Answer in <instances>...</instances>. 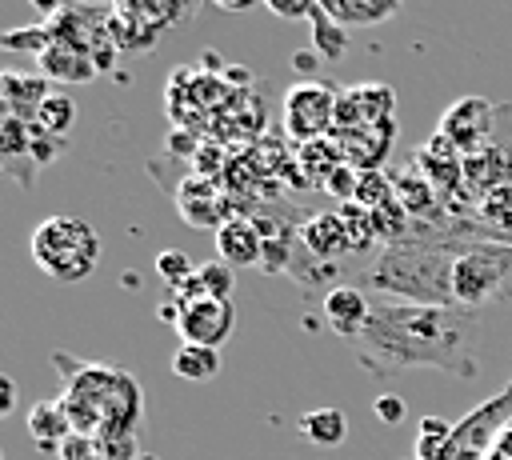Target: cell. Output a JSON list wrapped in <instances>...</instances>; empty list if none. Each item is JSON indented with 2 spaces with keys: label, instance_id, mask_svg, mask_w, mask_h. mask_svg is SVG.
Here are the masks:
<instances>
[{
  "label": "cell",
  "instance_id": "obj_1",
  "mask_svg": "<svg viewBox=\"0 0 512 460\" xmlns=\"http://www.w3.org/2000/svg\"><path fill=\"white\" fill-rule=\"evenodd\" d=\"M484 324L472 312L444 304H412L392 296H372V316L364 332L348 344L368 376H408L416 368H436L456 380H476Z\"/></svg>",
  "mask_w": 512,
  "mask_h": 460
},
{
  "label": "cell",
  "instance_id": "obj_2",
  "mask_svg": "<svg viewBox=\"0 0 512 460\" xmlns=\"http://www.w3.org/2000/svg\"><path fill=\"white\" fill-rule=\"evenodd\" d=\"M56 376L64 384L60 408L68 412L72 432L108 436V432H136L144 420V392L140 380L120 364L80 360L68 352H52Z\"/></svg>",
  "mask_w": 512,
  "mask_h": 460
},
{
  "label": "cell",
  "instance_id": "obj_3",
  "mask_svg": "<svg viewBox=\"0 0 512 460\" xmlns=\"http://www.w3.org/2000/svg\"><path fill=\"white\" fill-rule=\"evenodd\" d=\"M452 256H456V232L452 228L416 224L412 236L380 248V256L364 272V292L448 308Z\"/></svg>",
  "mask_w": 512,
  "mask_h": 460
},
{
  "label": "cell",
  "instance_id": "obj_4",
  "mask_svg": "<svg viewBox=\"0 0 512 460\" xmlns=\"http://www.w3.org/2000/svg\"><path fill=\"white\" fill-rule=\"evenodd\" d=\"M492 304H512V244L456 232L448 308L480 316Z\"/></svg>",
  "mask_w": 512,
  "mask_h": 460
},
{
  "label": "cell",
  "instance_id": "obj_5",
  "mask_svg": "<svg viewBox=\"0 0 512 460\" xmlns=\"http://www.w3.org/2000/svg\"><path fill=\"white\" fill-rule=\"evenodd\" d=\"M28 256H32V264L44 276H52L60 284H76L88 272H96V264H100V236H96V228L84 216L52 212V216H44L32 228Z\"/></svg>",
  "mask_w": 512,
  "mask_h": 460
},
{
  "label": "cell",
  "instance_id": "obj_6",
  "mask_svg": "<svg viewBox=\"0 0 512 460\" xmlns=\"http://www.w3.org/2000/svg\"><path fill=\"white\" fill-rule=\"evenodd\" d=\"M340 92L324 80H300L284 92V132L296 144H312L332 136Z\"/></svg>",
  "mask_w": 512,
  "mask_h": 460
},
{
  "label": "cell",
  "instance_id": "obj_7",
  "mask_svg": "<svg viewBox=\"0 0 512 460\" xmlns=\"http://www.w3.org/2000/svg\"><path fill=\"white\" fill-rule=\"evenodd\" d=\"M512 184V104H500V124L488 144L464 152V188L480 200Z\"/></svg>",
  "mask_w": 512,
  "mask_h": 460
},
{
  "label": "cell",
  "instance_id": "obj_8",
  "mask_svg": "<svg viewBox=\"0 0 512 460\" xmlns=\"http://www.w3.org/2000/svg\"><path fill=\"white\" fill-rule=\"evenodd\" d=\"M500 124V104H492L488 96H460L440 112V136L452 140L460 152H476L480 144L492 140Z\"/></svg>",
  "mask_w": 512,
  "mask_h": 460
},
{
  "label": "cell",
  "instance_id": "obj_9",
  "mask_svg": "<svg viewBox=\"0 0 512 460\" xmlns=\"http://www.w3.org/2000/svg\"><path fill=\"white\" fill-rule=\"evenodd\" d=\"M180 300V296H176ZM236 328V304L232 300H180L176 332L184 344H204V348H224Z\"/></svg>",
  "mask_w": 512,
  "mask_h": 460
},
{
  "label": "cell",
  "instance_id": "obj_10",
  "mask_svg": "<svg viewBox=\"0 0 512 460\" xmlns=\"http://www.w3.org/2000/svg\"><path fill=\"white\" fill-rule=\"evenodd\" d=\"M508 420H512V384H504L496 396L480 400L472 412H464L456 420V432H452L456 452H484L488 456V448L496 444V436L504 432Z\"/></svg>",
  "mask_w": 512,
  "mask_h": 460
},
{
  "label": "cell",
  "instance_id": "obj_11",
  "mask_svg": "<svg viewBox=\"0 0 512 460\" xmlns=\"http://www.w3.org/2000/svg\"><path fill=\"white\" fill-rule=\"evenodd\" d=\"M392 108H396V92H392L388 84H376V80L352 84V88H344L340 100H336V128H332V132L368 128V124L392 120Z\"/></svg>",
  "mask_w": 512,
  "mask_h": 460
},
{
  "label": "cell",
  "instance_id": "obj_12",
  "mask_svg": "<svg viewBox=\"0 0 512 460\" xmlns=\"http://www.w3.org/2000/svg\"><path fill=\"white\" fill-rule=\"evenodd\" d=\"M320 316L344 344H352L372 316V296L360 284H336L320 296Z\"/></svg>",
  "mask_w": 512,
  "mask_h": 460
},
{
  "label": "cell",
  "instance_id": "obj_13",
  "mask_svg": "<svg viewBox=\"0 0 512 460\" xmlns=\"http://www.w3.org/2000/svg\"><path fill=\"white\" fill-rule=\"evenodd\" d=\"M444 228L512 244V184H508V188H496V192H488V196H480L460 220H452V224H444Z\"/></svg>",
  "mask_w": 512,
  "mask_h": 460
},
{
  "label": "cell",
  "instance_id": "obj_14",
  "mask_svg": "<svg viewBox=\"0 0 512 460\" xmlns=\"http://www.w3.org/2000/svg\"><path fill=\"white\" fill-rule=\"evenodd\" d=\"M296 232H300V248H308L316 260L340 264L344 256H356L340 208H336V212H312V216H304Z\"/></svg>",
  "mask_w": 512,
  "mask_h": 460
},
{
  "label": "cell",
  "instance_id": "obj_15",
  "mask_svg": "<svg viewBox=\"0 0 512 460\" xmlns=\"http://www.w3.org/2000/svg\"><path fill=\"white\" fill-rule=\"evenodd\" d=\"M332 136H336V144L344 152V164H352L356 172H376L380 160L392 148L396 116L392 120H380V124H368V128H344V132H332Z\"/></svg>",
  "mask_w": 512,
  "mask_h": 460
},
{
  "label": "cell",
  "instance_id": "obj_16",
  "mask_svg": "<svg viewBox=\"0 0 512 460\" xmlns=\"http://www.w3.org/2000/svg\"><path fill=\"white\" fill-rule=\"evenodd\" d=\"M176 208L188 224L196 228H220L228 216V204H224V188L212 180V176H184V184L176 188Z\"/></svg>",
  "mask_w": 512,
  "mask_h": 460
},
{
  "label": "cell",
  "instance_id": "obj_17",
  "mask_svg": "<svg viewBox=\"0 0 512 460\" xmlns=\"http://www.w3.org/2000/svg\"><path fill=\"white\" fill-rule=\"evenodd\" d=\"M216 256L232 268H252L264 256V232L252 216H228L216 228Z\"/></svg>",
  "mask_w": 512,
  "mask_h": 460
},
{
  "label": "cell",
  "instance_id": "obj_18",
  "mask_svg": "<svg viewBox=\"0 0 512 460\" xmlns=\"http://www.w3.org/2000/svg\"><path fill=\"white\" fill-rule=\"evenodd\" d=\"M0 92H4V108L8 116H20V120H36L40 104L48 100V76H36V72H4L0 76Z\"/></svg>",
  "mask_w": 512,
  "mask_h": 460
},
{
  "label": "cell",
  "instance_id": "obj_19",
  "mask_svg": "<svg viewBox=\"0 0 512 460\" xmlns=\"http://www.w3.org/2000/svg\"><path fill=\"white\" fill-rule=\"evenodd\" d=\"M28 436L36 440L40 452H60V444L72 436V424L60 400H36L28 408Z\"/></svg>",
  "mask_w": 512,
  "mask_h": 460
},
{
  "label": "cell",
  "instance_id": "obj_20",
  "mask_svg": "<svg viewBox=\"0 0 512 460\" xmlns=\"http://www.w3.org/2000/svg\"><path fill=\"white\" fill-rule=\"evenodd\" d=\"M320 12L344 28H372L400 12V0H320Z\"/></svg>",
  "mask_w": 512,
  "mask_h": 460
},
{
  "label": "cell",
  "instance_id": "obj_21",
  "mask_svg": "<svg viewBox=\"0 0 512 460\" xmlns=\"http://www.w3.org/2000/svg\"><path fill=\"white\" fill-rule=\"evenodd\" d=\"M40 68H44L48 80H76V84H84V80H92V76L100 72L88 52L68 48V44H56V40H52V48L40 56Z\"/></svg>",
  "mask_w": 512,
  "mask_h": 460
},
{
  "label": "cell",
  "instance_id": "obj_22",
  "mask_svg": "<svg viewBox=\"0 0 512 460\" xmlns=\"http://www.w3.org/2000/svg\"><path fill=\"white\" fill-rule=\"evenodd\" d=\"M300 436L316 448H336L348 436V416L340 408H312L300 416Z\"/></svg>",
  "mask_w": 512,
  "mask_h": 460
},
{
  "label": "cell",
  "instance_id": "obj_23",
  "mask_svg": "<svg viewBox=\"0 0 512 460\" xmlns=\"http://www.w3.org/2000/svg\"><path fill=\"white\" fill-rule=\"evenodd\" d=\"M456 424H448L444 416H424L420 432H416V452L420 460H456V440H452Z\"/></svg>",
  "mask_w": 512,
  "mask_h": 460
},
{
  "label": "cell",
  "instance_id": "obj_24",
  "mask_svg": "<svg viewBox=\"0 0 512 460\" xmlns=\"http://www.w3.org/2000/svg\"><path fill=\"white\" fill-rule=\"evenodd\" d=\"M172 372L180 380H212L220 372V348H204V344H180L172 356Z\"/></svg>",
  "mask_w": 512,
  "mask_h": 460
},
{
  "label": "cell",
  "instance_id": "obj_25",
  "mask_svg": "<svg viewBox=\"0 0 512 460\" xmlns=\"http://www.w3.org/2000/svg\"><path fill=\"white\" fill-rule=\"evenodd\" d=\"M312 44H316V52H320V60H340L344 56V48H348V28L344 24H336L332 16H324L320 8L312 12Z\"/></svg>",
  "mask_w": 512,
  "mask_h": 460
},
{
  "label": "cell",
  "instance_id": "obj_26",
  "mask_svg": "<svg viewBox=\"0 0 512 460\" xmlns=\"http://www.w3.org/2000/svg\"><path fill=\"white\" fill-rule=\"evenodd\" d=\"M196 280H200V288H204V296H208V300H232L236 268H232V264H224V260L216 256V260L196 264Z\"/></svg>",
  "mask_w": 512,
  "mask_h": 460
},
{
  "label": "cell",
  "instance_id": "obj_27",
  "mask_svg": "<svg viewBox=\"0 0 512 460\" xmlns=\"http://www.w3.org/2000/svg\"><path fill=\"white\" fill-rule=\"evenodd\" d=\"M32 124L48 128L52 136H68V128L76 124V104H72L64 92H48V100L40 104V112H36Z\"/></svg>",
  "mask_w": 512,
  "mask_h": 460
},
{
  "label": "cell",
  "instance_id": "obj_28",
  "mask_svg": "<svg viewBox=\"0 0 512 460\" xmlns=\"http://www.w3.org/2000/svg\"><path fill=\"white\" fill-rule=\"evenodd\" d=\"M340 216H344V224H348V236H352V252L360 256V252H368L380 236H376V224H372V212L364 208V204H356V200H348V204H340Z\"/></svg>",
  "mask_w": 512,
  "mask_h": 460
},
{
  "label": "cell",
  "instance_id": "obj_29",
  "mask_svg": "<svg viewBox=\"0 0 512 460\" xmlns=\"http://www.w3.org/2000/svg\"><path fill=\"white\" fill-rule=\"evenodd\" d=\"M192 272H196V268H192L188 252H180V248H160V252H156V276H160L172 292H176Z\"/></svg>",
  "mask_w": 512,
  "mask_h": 460
},
{
  "label": "cell",
  "instance_id": "obj_30",
  "mask_svg": "<svg viewBox=\"0 0 512 460\" xmlns=\"http://www.w3.org/2000/svg\"><path fill=\"white\" fill-rule=\"evenodd\" d=\"M68 152V136H52L48 128H40V124H32V136H28V156L44 168V164H52V160H60Z\"/></svg>",
  "mask_w": 512,
  "mask_h": 460
},
{
  "label": "cell",
  "instance_id": "obj_31",
  "mask_svg": "<svg viewBox=\"0 0 512 460\" xmlns=\"http://www.w3.org/2000/svg\"><path fill=\"white\" fill-rule=\"evenodd\" d=\"M388 196H392V176H388L384 168H376V172H360L356 204H364V208H380Z\"/></svg>",
  "mask_w": 512,
  "mask_h": 460
},
{
  "label": "cell",
  "instance_id": "obj_32",
  "mask_svg": "<svg viewBox=\"0 0 512 460\" xmlns=\"http://www.w3.org/2000/svg\"><path fill=\"white\" fill-rule=\"evenodd\" d=\"M28 136H32V124H28V120L4 116V128H0V152H4V160L28 156Z\"/></svg>",
  "mask_w": 512,
  "mask_h": 460
},
{
  "label": "cell",
  "instance_id": "obj_33",
  "mask_svg": "<svg viewBox=\"0 0 512 460\" xmlns=\"http://www.w3.org/2000/svg\"><path fill=\"white\" fill-rule=\"evenodd\" d=\"M100 448H104V460H140V440L136 432H108V436H96Z\"/></svg>",
  "mask_w": 512,
  "mask_h": 460
},
{
  "label": "cell",
  "instance_id": "obj_34",
  "mask_svg": "<svg viewBox=\"0 0 512 460\" xmlns=\"http://www.w3.org/2000/svg\"><path fill=\"white\" fill-rule=\"evenodd\" d=\"M56 460H104V448H100V440H96V436L72 432V436L60 444Z\"/></svg>",
  "mask_w": 512,
  "mask_h": 460
},
{
  "label": "cell",
  "instance_id": "obj_35",
  "mask_svg": "<svg viewBox=\"0 0 512 460\" xmlns=\"http://www.w3.org/2000/svg\"><path fill=\"white\" fill-rule=\"evenodd\" d=\"M356 184H360V172L352 168V164H340L332 176H328V192L340 200V204H348V200H356Z\"/></svg>",
  "mask_w": 512,
  "mask_h": 460
},
{
  "label": "cell",
  "instance_id": "obj_36",
  "mask_svg": "<svg viewBox=\"0 0 512 460\" xmlns=\"http://www.w3.org/2000/svg\"><path fill=\"white\" fill-rule=\"evenodd\" d=\"M372 412H376V420H384V424H400V420L408 416V404H404V396H396V392H380V396L372 400Z\"/></svg>",
  "mask_w": 512,
  "mask_h": 460
},
{
  "label": "cell",
  "instance_id": "obj_37",
  "mask_svg": "<svg viewBox=\"0 0 512 460\" xmlns=\"http://www.w3.org/2000/svg\"><path fill=\"white\" fill-rule=\"evenodd\" d=\"M264 4L280 20H312V12L320 8V0H264Z\"/></svg>",
  "mask_w": 512,
  "mask_h": 460
},
{
  "label": "cell",
  "instance_id": "obj_38",
  "mask_svg": "<svg viewBox=\"0 0 512 460\" xmlns=\"http://www.w3.org/2000/svg\"><path fill=\"white\" fill-rule=\"evenodd\" d=\"M4 168L16 176L20 188H32V184H36V172H40V164H36L32 156H12V160H4Z\"/></svg>",
  "mask_w": 512,
  "mask_h": 460
},
{
  "label": "cell",
  "instance_id": "obj_39",
  "mask_svg": "<svg viewBox=\"0 0 512 460\" xmlns=\"http://www.w3.org/2000/svg\"><path fill=\"white\" fill-rule=\"evenodd\" d=\"M292 68H296V72L308 80V76L320 68V52H316V48H312V52H296V56H292Z\"/></svg>",
  "mask_w": 512,
  "mask_h": 460
},
{
  "label": "cell",
  "instance_id": "obj_40",
  "mask_svg": "<svg viewBox=\"0 0 512 460\" xmlns=\"http://www.w3.org/2000/svg\"><path fill=\"white\" fill-rule=\"evenodd\" d=\"M12 408H16V380L4 376V380H0V416H8Z\"/></svg>",
  "mask_w": 512,
  "mask_h": 460
},
{
  "label": "cell",
  "instance_id": "obj_41",
  "mask_svg": "<svg viewBox=\"0 0 512 460\" xmlns=\"http://www.w3.org/2000/svg\"><path fill=\"white\" fill-rule=\"evenodd\" d=\"M28 4H32V8L40 12V16H48V20H52V16L60 12V0H28Z\"/></svg>",
  "mask_w": 512,
  "mask_h": 460
},
{
  "label": "cell",
  "instance_id": "obj_42",
  "mask_svg": "<svg viewBox=\"0 0 512 460\" xmlns=\"http://www.w3.org/2000/svg\"><path fill=\"white\" fill-rule=\"evenodd\" d=\"M492 448H500V452H504V456H512V420H508V424H504V432H500V436H496V444H492Z\"/></svg>",
  "mask_w": 512,
  "mask_h": 460
},
{
  "label": "cell",
  "instance_id": "obj_43",
  "mask_svg": "<svg viewBox=\"0 0 512 460\" xmlns=\"http://www.w3.org/2000/svg\"><path fill=\"white\" fill-rule=\"evenodd\" d=\"M216 8H224V12H244V8H252L256 0H212Z\"/></svg>",
  "mask_w": 512,
  "mask_h": 460
},
{
  "label": "cell",
  "instance_id": "obj_44",
  "mask_svg": "<svg viewBox=\"0 0 512 460\" xmlns=\"http://www.w3.org/2000/svg\"><path fill=\"white\" fill-rule=\"evenodd\" d=\"M224 76H232V84H240V88H244V84L252 80V76H248L244 68H224Z\"/></svg>",
  "mask_w": 512,
  "mask_h": 460
},
{
  "label": "cell",
  "instance_id": "obj_45",
  "mask_svg": "<svg viewBox=\"0 0 512 460\" xmlns=\"http://www.w3.org/2000/svg\"><path fill=\"white\" fill-rule=\"evenodd\" d=\"M484 460H512V456H504L500 448H488V456H484Z\"/></svg>",
  "mask_w": 512,
  "mask_h": 460
},
{
  "label": "cell",
  "instance_id": "obj_46",
  "mask_svg": "<svg viewBox=\"0 0 512 460\" xmlns=\"http://www.w3.org/2000/svg\"><path fill=\"white\" fill-rule=\"evenodd\" d=\"M140 460H160V456H152V452H144V456H140Z\"/></svg>",
  "mask_w": 512,
  "mask_h": 460
},
{
  "label": "cell",
  "instance_id": "obj_47",
  "mask_svg": "<svg viewBox=\"0 0 512 460\" xmlns=\"http://www.w3.org/2000/svg\"><path fill=\"white\" fill-rule=\"evenodd\" d=\"M412 460H420V456H412Z\"/></svg>",
  "mask_w": 512,
  "mask_h": 460
},
{
  "label": "cell",
  "instance_id": "obj_48",
  "mask_svg": "<svg viewBox=\"0 0 512 460\" xmlns=\"http://www.w3.org/2000/svg\"><path fill=\"white\" fill-rule=\"evenodd\" d=\"M508 384H512V380H508Z\"/></svg>",
  "mask_w": 512,
  "mask_h": 460
}]
</instances>
